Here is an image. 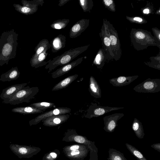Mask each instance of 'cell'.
Instances as JSON below:
<instances>
[{
    "mask_svg": "<svg viewBox=\"0 0 160 160\" xmlns=\"http://www.w3.org/2000/svg\"><path fill=\"white\" fill-rule=\"evenodd\" d=\"M18 34L14 29L3 32L0 36V66L8 64L15 58L18 46Z\"/></svg>",
    "mask_w": 160,
    "mask_h": 160,
    "instance_id": "1",
    "label": "cell"
},
{
    "mask_svg": "<svg viewBox=\"0 0 160 160\" xmlns=\"http://www.w3.org/2000/svg\"><path fill=\"white\" fill-rule=\"evenodd\" d=\"M88 48V46H85L71 49L52 59H50L45 68L48 69V72L49 73L58 66H62L70 63L85 51Z\"/></svg>",
    "mask_w": 160,
    "mask_h": 160,
    "instance_id": "2",
    "label": "cell"
},
{
    "mask_svg": "<svg viewBox=\"0 0 160 160\" xmlns=\"http://www.w3.org/2000/svg\"><path fill=\"white\" fill-rule=\"evenodd\" d=\"M39 91V89L37 87H25L13 96L3 100L2 102L13 105L23 102L29 103L35 98Z\"/></svg>",
    "mask_w": 160,
    "mask_h": 160,
    "instance_id": "3",
    "label": "cell"
},
{
    "mask_svg": "<svg viewBox=\"0 0 160 160\" xmlns=\"http://www.w3.org/2000/svg\"><path fill=\"white\" fill-rule=\"evenodd\" d=\"M133 90L140 93L158 92L160 91V79L148 78L135 86Z\"/></svg>",
    "mask_w": 160,
    "mask_h": 160,
    "instance_id": "4",
    "label": "cell"
},
{
    "mask_svg": "<svg viewBox=\"0 0 160 160\" xmlns=\"http://www.w3.org/2000/svg\"><path fill=\"white\" fill-rule=\"evenodd\" d=\"M44 3L42 0H34L28 1H22V5L19 4H14L15 9L20 13L26 15L33 14L36 12L38 9V6H42Z\"/></svg>",
    "mask_w": 160,
    "mask_h": 160,
    "instance_id": "5",
    "label": "cell"
},
{
    "mask_svg": "<svg viewBox=\"0 0 160 160\" xmlns=\"http://www.w3.org/2000/svg\"><path fill=\"white\" fill-rule=\"evenodd\" d=\"M71 109L67 107H58L42 113L29 121L30 125L36 124L42 120L55 115L65 114L69 113Z\"/></svg>",
    "mask_w": 160,
    "mask_h": 160,
    "instance_id": "6",
    "label": "cell"
},
{
    "mask_svg": "<svg viewBox=\"0 0 160 160\" xmlns=\"http://www.w3.org/2000/svg\"><path fill=\"white\" fill-rule=\"evenodd\" d=\"M124 107H111L98 105L92 103L89 107L86 117L89 118L101 116L108 112L124 108Z\"/></svg>",
    "mask_w": 160,
    "mask_h": 160,
    "instance_id": "7",
    "label": "cell"
},
{
    "mask_svg": "<svg viewBox=\"0 0 160 160\" xmlns=\"http://www.w3.org/2000/svg\"><path fill=\"white\" fill-rule=\"evenodd\" d=\"M124 116L123 113H115L103 117L104 130L108 132H113L118 125V121Z\"/></svg>",
    "mask_w": 160,
    "mask_h": 160,
    "instance_id": "8",
    "label": "cell"
},
{
    "mask_svg": "<svg viewBox=\"0 0 160 160\" xmlns=\"http://www.w3.org/2000/svg\"><path fill=\"white\" fill-rule=\"evenodd\" d=\"M83 59L82 57L79 58L76 60L62 66L51 73L52 77L55 79L68 73L74 68L81 63Z\"/></svg>",
    "mask_w": 160,
    "mask_h": 160,
    "instance_id": "9",
    "label": "cell"
},
{
    "mask_svg": "<svg viewBox=\"0 0 160 160\" xmlns=\"http://www.w3.org/2000/svg\"><path fill=\"white\" fill-rule=\"evenodd\" d=\"M88 25V20L82 19L75 23L71 28L69 36L71 38H75L80 36L85 30Z\"/></svg>",
    "mask_w": 160,
    "mask_h": 160,
    "instance_id": "10",
    "label": "cell"
},
{
    "mask_svg": "<svg viewBox=\"0 0 160 160\" xmlns=\"http://www.w3.org/2000/svg\"><path fill=\"white\" fill-rule=\"evenodd\" d=\"M27 84V83L17 84L4 88L0 95V98L3 100L8 98L25 87Z\"/></svg>",
    "mask_w": 160,
    "mask_h": 160,
    "instance_id": "11",
    "label": "cell"
},
{
    "mask_svg": "<svg viewBox=\"0 0 160 160\" xmlns=\"http://www.w3.org/2000/svg\"><path fill=\"white\" fill-rule=\"evenodd\" d=\"M138 76H120L109 80L110 84L114 87H122L130 84L138 77Z\"/></svg>",
    "mask_w": 160,
    "mask_h": 160,
    "instance_id": "12",
    "label": "cell"
},
{
    "mask_svg": "<svg viewBox=\"0 0 160 160\" xmlns=\"http://www.w3.org/2000/svg\"><path fill=\"white\" fill-rule=\"evenodd\" d=\"M68 114L59 115L49 117L42 120L44 125L52 126L57 125L66 121L69 117Z\"/></svg>",
    "mask_w": 160,
    "mask_h": 160,
    "instance_id": "13",
    "label": "cell"
},
{
    "mask_svg": "<svg viewBox=\"0 0 160 160\" xmlns=\"http://www.w3.org/2000/svg\"><path fill=\"white\" fill-rule=\"evenodd\" d=\"M66 37L60 34L54 38L50 43V48L52 53H56L64 48L66 43Z\"/></svg>",
    "mask_w": 160,
    "mask_h": 160,
    "instance_id": "14",
    "label": "cell"
},
{
    "mask_svg": "<svg viewBox=\"0 0 160 160\" xmlns=\"http://www.w3.org/2000/svg\"><path fill=\"white\" fill-rule=\"evenodd\" d=\"M47 51H44L36 57H32L30 60L31 66L36 68L47 64L50 60L46 61V58L48 55Z\"/></svg>",
    "mask_w": 160,
    "mask_h": 160,
    "instance_id": "15",
    "label": "cell"
},
{
    "mask_svg": "<svg viewBox=\"0 0 160 160\" xmlns=\"http://www.w3.org/2000/svg\"><path fill=\"white\" fill-rule=\"evenodd\" d=\"M20 74L17 67H12L6 72L2 73L0 77V81L10 82L17 79Z\"/></svg>",
    "mask_w": 160,
    "mask_h": 160,
    "instance_id": "16",
    "label": "cell"
},
{
    "mask_svg": "<svg viewBox=\"0 0 160 160\" xmlns=\"http://www.w3.org/2000/svg\"><path fill=\"white\" fill-rule=\"evenodd\" d=\"M89 91L91 96L96 98L101 97L100 87L94 77L91 76L89 79Z\"/></svg>",
    "mask_w": 160,
    "mask_h": 160,
    "instance_id": "17",
    "label": "cell"
},
{
    "mask_svg": "<svg viewBox=\"0 0 160 160\" xmlns=\"http://www.w3.org/2000/svg\"><path fill=\"white\" fill-rule=\"evenodd\" d=\"M78 74L70 76L56 84L52 88V91H58L65 88L68 87L78 77Z\"/></svg>",
    "mask_w": 160,
    "mask_h": 160,
    "instance_id": "18",
    "label": "cell"
},
{
    "mask_svg": "<svg viewBox=\"0 0 160 160\" xmlns=\"http://www.w3.org/2000/svg\"><path fill=\"white\" fill-rule=\"evenodd\" d=\"M11 112L25 115L41 113L43 112L44 111L32 107L28 106L15 108L12 109Z\"/></svg>",
    "mask_w": 160,
    "mask_h": 160,
    "instance_id": "19",
    "label": "cell"
},
{
    "mask_svg": "<svg viewBox=\"0 0 160 160\" xmlns=\"http://www.w3.org/2000/svg\"><path fill=\"white\" fill-rule=\"evenodd\" d=\"M132 128L138 138L142 139L144 138L145 133L142 123L136 118L134 119L132 125Z\"/></svg>",
    "mask_w": 160,
    "mask_h": 160,
    "instance_id": "20",
    "label": "cell"
},
{
    "mask_svg": "<svg viewBox=\"0 0 160 160\" xmlns=\"http://www.w3.org/2000/svg\"><path fill=\"white\" fill-rule=\"evenodd\" d=\"M50 48V44L48 40L46 39L41 40L35 47V53L32 57H35L44 51H47Z\"/></svg>",
    "mask_w": 160,
    "mask_h": 160,
    "instance_id": "21",
    "label": "cell"
},
{
    "mask_svg": "<svg viewBox=\"0 0 160 160\" xmlns=\"http://www.w3.org/2000/svg\"><path fill=\"white\" fill-rule=\"evenodd\" d=\"M108 154V160H128L123 153L116 149L109 148Z\"/></svg>",
    "mask_w": 160,
    "mask_h": 160,
    "instance_id": "22",
    "label": "cell"
},
{
    "mask_svg": "<svg viewBox=\"0 0 160 160\" xmlns=\"http://www.w3.org/2000/svg\"><path fill=\"white\" fill-rule=\"evenodd\" d=\"M125 145L130 152L138 160H147L142 153L135 147L128 143H126Z\"/></svg>",
    "mask_w": 160,
    "mask_h": 160,
    "instance_id": "23",
    "label": "cell"
},
{
    "mask_svg": "<svg viewBox=\"0 0 160 160\" xmlns=\"http://www.w3.org/2000/svg\"><path fill=\"white\" fill-rule=\"evenodd\" d=\"M68 19H63L57 20L53 22L51 25V28L54 29H61L64 28L69 22Z\"/></svg>",
    "mask_w": 160,
    "mask_h": 160,
    "instance_id": "24",
    "label": "cell"
},
{
    "mask_svg": "<svg viewBox=\"0 0 160 160\" xmlns=\"http://www.w3.org/2000/svg\"><path fill=\"white\" fill-rule=\"evenodd\" d=\"M29 106L44 111L46 109L51 108L55 106V104L52 102H41L32 103Z\"/></svg>",
    "mask_w": 160,
    "mask_h": 160,
    "instance_id": "25",
    "label": "cell"
},
{
    "mask_svg": "<svg viewBox=\"0 0 160 160\" xmlns=\"http://www.w3.org/2000/svg\"><path fill=\"white\" fill-rule=\"evenodd\" d=\"M74 140L76 142L80 143H83L85 141V139L83 137L80 136H77L74 137Z\"/></svg>",
    "mask_w": 160,
    "mask_h": 160,
    "instance_id": "26",
    "label": "cell"
},
{
    "mask_svg": "<svg viewBox=\"0 0 160 160\" xmlns=\"http://www.w3.org/2000/svg\"><path fill=\"white\" fill-rule=\"evenodd\" d=\"M151 147L155 150L160 152V143H158L152 144L151 145Z\"/></svg>",
    "mask_w": 160,
    "mask_h": 160,
    "instance_id": "27",
    "label": "cell"
},
{
    "mask_svg": "<svg viewBox=\"0 0 160 160\" xmlns=\"http://www.w3.org/2000/svg\"><path fill=\"white\" fill-rule=\"evenodd\" d=\"M110 43L112 45H115L116 44L117 42V39L114 36H111L110 37Z\"/></svg>",
    "mask_w": 160,
    "mask_h": 160,
    "instance_id": "28",
    "label": "cell"
},
{
    "mask_svg": "<svg viewBox=\"0 0 160 160\" xmlns=\"http://www.w3.org/2000/svg\"><path fill=\"white\" fill-rule=\"evenodd\" d=\"M136 38L139 39H142L145 37V34L140 32H137L135 34Z\"/></svg>",
    "mask_w": 160,
    "mask_h": 160,
    "instance_id": "29",
    "label": "cell"
},
{
    "mask_svg": "<svg viewBox=\"0 0 160 160\" xmlns=\"http://www.w3.org/2000/svg\"><path fill=\"white\" fill-rule=\"evenodd\" d=\"M71 0H60L59 1L58 6L61 7Z\"/></svg>",
    "mask_w": 160,
    "mask_h": 160,
    "instance_id": "30",
    "label": "cell"
},
{
    "mask_svg": "<svg viewBox=\"0 0 160 160\" xmlns=\"http://www.w3.org/2000/svg\"><path fill=\"white\" fill-rule=\"evenodd\" d=\"M104 42L105 44L107 46H109L111 43L110 39L108 37H105L104 38Z\"/></svg>",
    "mask_w": 160,
    "mask_h": 160,
    "instance_id": "31",
    "label": "cell"
},
{
    "mask_svg": "<svg viewBox=\"0 0 160 160\" xmlns=\"http://www.w3.org/2000/svg\"><path fill=\"white\" fill-rule=\"evenodd\" d=\"M105 4L107 6H109L112 3L113 1L112 0H104Z\"/></svg>",
    "mask_w": 160,
    "mask_h": 160,
    "instance_id": "32",
    "label": "cell"
},
{
    "mask_svg": "<svg viewBox=\"0 0 160 160\" xmlns=\"http://www.w3.org/2000/svg\"><path fill=\"white\" fill-rule=\"evenodd\" d=\"M79 148V146L78 145H74L72 146L70 149L71 150H77Z\"/></svg>",
    "mask_w": 160,
    "mask_h": 160,
    "instance_id": "33",
    "label": "cell"
},
{
    "mask_svg": "<svg viewBox=\"0 0 160 160\" xmlns=\"http://www.w3.org/2000/svg\"><path fill=\"white\" fill-rule=\"evenodd\" d=\"M100 59V56L99 54H98L96 57L95 59V61L96 63L97 64L99 63V62Z\"/></svg>",
    "mask_w": 160,
    "mask_h": 160,
    "instance_id": "34",
    "label": "cell"
},
{
    "mask_svg": "<svg viewBox=\"0 0 160 160\" xmlns=\"http://www.w3.org/2000/svg\"><path fill=\"white\" fill-rule=\"evenodd\" d=\"M79 151L78 150H73L71 152V154L72 155L78 154L79 153Z\"/></svg>",
    "mask_w": 160,
    "mask_h": 160,
    "instance_id": "35",
    "label": "cell"
},
{
    "mask_svg": "<svg viewBox=\"0 0 160 160\" xmlns=\"http://www.w3.org/2000/svg\"><path fill=\"white\" fill-rule=\"evenodd\" d=\"M135 21H136L140 22H142V19L141 18L139 17H135L133 18Z\"/></svg>",
    "mask_w": 160,
    "mask_h": 160,
    "instance_id": "36",
    "label": "cell"
},
{
    "mask_svg": "<svg viewBox=\"0 0 160 160\" xmlns=\"http://www.w3.org/2000/svg\"><path fill=\"white\" fill-rule=\"evenodd\" d=\"M51 156L53 158H55L57 157V154L54 152H51L50 153Z\"/></svg>",
    "mask_w": 160,
    "mask_h": 160,
    "instance_id": "37",
    "label": "cell"
},
{
    "mask_svg": "<svg viewBox=\"0 0 160 160\" xmlns=\"http://www.w3.org/2000/svg\"><path fill=\"white\" fill-rule=\"evenodd\" d=\"M143 12L145 14H148L149 12V10L148 9H146L143 10Z\"/></svg>",
    "mask_w": 160,
    "mask_h": 160,
    "instance_id": "38",
    "label": "cell"
}]
</instances>
